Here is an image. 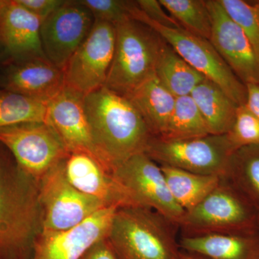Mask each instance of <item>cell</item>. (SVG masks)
<instances>
[{
	"label": "cell",
	"mask_w": 259,
	"mask_h": 259,
	"mask_svg": "<svg viewBox=\"0 0 259 259\" xmlns=\"http://www.w3.org/2000/svg\"><path fill=\"white\" fill-rule=\"evenodd\" d=\"M42 230L39 182L0 144V259H32Z\"/></svg>",
	"instance_id": "1"
},
{
	"label": "cell",
	"mask_w": 259,
	"mask_h": 259,
	"mask_svg": "<svg viewBox=\"0 0 259 259\" xmlns=\"http://www.w3.org/2000/svg\"><path fill=\"white\" fill-rule=\"evenodd\" d=\"M83 103L95 144L109 171L145 153L153 136L127 97L103 86L86 95Z\"/></svg>",
	"instance_id": "2"
},
{
	"label": "cell",
	"mask_w": 259,
	"mask_h": 259,
	"mask_svg": "<svg viewBox=\"0 0 259 259\" xmlns=\"http://www.w3.org/2000/svg\"><path fill=\"white\" fill-rule=\"evenodd\" d=\"M175 226L152 209L120 207L107 238L118 259H180Z\"/></svg>",
	"instance_id": "3"
},
{
	"label": "cell",
	"mask_w": 259,
	"mask_h": 259,
	"mask_svg": "<svg viewBox=\"0 0 259 259\" xmlns=\"http://www.w3.org/2000/svg\"><path fill=\"white\" fill-rule=\"evenodd\" d=\"M115 27V53L105 87L127 97L155 74L165 41L152 28L133 19Z\"/></svg>",
	"instance_id": "4"
},
{
	"label": "cell",
	"mask_w": 259,
	"mask_h": 259,
	"mask_svg": "<svg viewBox=\"0 0 259 259\" xmlns=\"http://www.w3.org/2000/svg\"><path fill=\"white\" fill-rule=\"evenodd\" d=\"M183 236L250 234L259 232V212L244 196L222 177L220 183L179 223Z\"/></svg>",
	"instance_id": "5"
},
{
	"label": "cell",
	"mask_w": 259,
	"mask_h": 259,
	"mask_svg": "<svg viewBox=\"0 0 259 259\" xmlns=\"http://www.w3.org/2000/svg\"><path fill=\"white\" fill-rule=\"evenodd\" d=\"M134 15V20L157 32L184 60L206 79L218 85L238 106L246 103V86L232 71L209 40L183 28H168L155 23L139 7Z\"/></svg>",
	"instance_id": "6"
},
{
	"label": "cell",
	"mask_w": 259,
	"mask_h": 259,
	"mask_svg": "<svg viewBox=\"0 0 259 259\" xmlns=\"http://www.w3.org/2000/svg\"><path fill=\"white\" fill-rule=\"evenodd\" d=\"M227 135L209 134L183 140L153 137L145 153L160 166L197 174L226 177L233 154Z\"/></svg>",
	"instance_id": "7"
},
{
	"label": "cell",
	"mask_w": 259,
	"mask_h": 259,
	"mask_svg": "<svg viewBox=\"0 0 259 259\" xmlns=\"http://www.w3.org/2000/svg\"><path fill=\"white\" fill-rule=\"evenodd\" d=\"M0 144L23 171L38 182L70 154L59 135L45 122L0 128Z\"/></svg>",
	"instance_id": "8"
},
{
	"label": "cell",
	"mask_w": 259,
	"mask_h": 259,
	"mask_svg": "<svg viewBox=\"0 0 259 259\" xmlns=\"http://www.w3.org/2000/svg\"><path fill=\"white\" fill-rule=\"evenodd\" d=\"M65 161L39 182L42 232L69 231L101 209L110 207L99 199L80 192L70 183L65 173Z\"/></svg>",
	"instance_id": "9"
},
{
	"label": "cell",
	"mask_w": 259,
	"mask_h": 259,
	"mask_svg": "<svg viewBox=\"0 0 259 259\" xmlns=\"http://www.w3.org/2000/svg\"><path fill=\"white\" fill-rule=\"evenodd\" d=\"M112 175L136 207L152 209L178 227L185 211L170 192L161 166L147 154L131 156L116 166Z\"/></svg>",
	"instance_id": "10"
},
{
	"label": "cell",
	"mask_w": 259,
	"mask_h": 259,
	"mask_svg": "<svg viewBox=\"0 0 259 259\" xmlns=\"http://www.w3.org/2000/svg\"><path fill=\"white\" fill-rule=\"evenodd\" d=\"M115 40V27L95 20L88 37L65 66V88L85 97L105 86L113 59Z\"/></svg>",
	"instance_id": "11"
},
{
	"label": "cell",
	"mask_w": 259,
	"mask_h": 259,
	"mask_svg": "<svg viewBox=\"0 0 259 259\" xmlns=\"http://www.w3.org/2000/svg\"><path fill=\"white\" fill-rule=\"evenodd\" d=\"M95 20L80 0L64 4L42 22L40 35L46 57L64 69L91 32Z\"/></svg>",
	"instance_id": "12"
},
{
	"label": "cell",
	"mask_w": 259,
	"mask_h": 259,
	"mask_svg": "<svg viewBox=\"0 0 259 259\" xmlns=\"http://www.w3.org/2000/svg\"><path fill=\"white\" fill-rule=\"evenodd\" d=\"M212 20L209 42L235 75L245 85H259V63L248 37L219 0H207Z\"/></svg>",
	"instance_id": "13"
},
{
	"label": "cell",
	"mask_w": 259,
	"mask_h": 259,
	"mask_svg": "<svg viewBox=\"0 0 259 259\" xmlns=\"http://www.w3.org/2000/svg\"><path fill=\"white\" fill-rule=\"evenodd\" d=\"M83 99L84 96L81 94L64 88L48 102L46 122L59 135L69 153H88L110 172L95 144Z\"/></svg>",
	"instance_id": "14"
},
{
	"label": "cell",
	"mask_w": 259,
	"mask_h": 259,
	"mask_svg": "<svg viewBox=\"0 0 259 259\" xmlns=\"http://www.w3.org/2000/svg\"><path fill=\"white\" fill-rule=\"evenodd\" d=\"M117 209H102L69 231L42 232L32 259H80L94 243L108 236Z\"/></svg>",
	"instance_id": "15"
},
{
	"label": "cell",
	"mask_w": 259,
	"mask_h": 259,
	"mask_svg": "<svg viewBox=\"0 0 259 259\" xmlns=\"http://www.w3.org/2000/svg\"><path fill=\"white\" fill-rule=\"evenodd\" d=\"M64 168L68 180L75 188L99 199L107 207H136L113 175L88 153H70L65 161Z\"/></svg>",
	"instance_id": "16"
},
{
	"label": "cell",
	"mask_w": 259,
	"mask_h": 259,
	"mask_svg": "<svg viewBox=\"0 0 259 259\" xmlns=\"http://www.w3.org/2000/svg\"><path fill=\"white\" fill-rule=\"evenodd\" d=\"M41 23L18 0H0V44L15 60L46 56L40 40Z\"/></svg>",
	"instance_id": "17"
},
{
	"label": "cell",
	"mask_w": 259,
	"mask_h": 259,
	"mask_svg": "<svg viewBox=\"0 0 259 259\" xmlns=\"http://www.w3.org/2000/svg\"><path fill=\"white\" fill-rule=\"evenodd\" d=\"M15 61L5 79L8 91L48 103L64 90V69L58 67L46 56Z\"/></svg>",
	"instance_id": "18"
},
{
	"label": "cell",
	"mask_w": 259,
	"mask_h": 259,
	"mask_svg": "<svg viewBox=\"0 0 259 259\" xmlns=\"http://www.w3.org/2000/svg\"><path fill=\"white\" fill-rule=\"evenodd\" d=\"M181 249L209 259H259V232L250 234L182 236Z\"/></svg>",
	"instance_id": "19"
},
{
	"label": "cell",
	"mask_w": 259,
	"mask_h": 259,
	"mask_svg": "<svg viewBox=\"0 0 259 259\" xmlns=\"http://www.w3.org/2000/svg\"><path fill=\"white\" fill-rule=\"evenodd\" d=\"M126 97L142 116L153 137L161 136L173 113L177 97L155 74Z\"/></svg>",
	"instance_id": "20"
},
{
	"label": "cell",
	"mask_w": 259,
	"mask_h": 259,
	"mask_svg": "<svg viewBox=\"0 0 259 259\" xmlns=\"http://www.w3.org/2000/svg\"><path fill=\"white\" fill-rule=\"evenodd\" d=\"M190 96L202 114L209 134H228L236 120L238 105L215 83L204 79Z\"/></svg>",
	"instance_id": "21"
},
{
	"label": "cell",
	"mask_w": 259,
	"mask_h": 259,
	"mask_svg": "<svg viewBox=\"0 0 259 259\" xmlns=\"http://www.w3.org/2000/svg\"><path fill=\"white\" fill-rule=\"evenodd\" d=\"M155 75L160 82L176 97L190 95L194 89L206 79L184 60L166 41L160 51Z\"/></svg>",
	"instance_id": "22"
},
{
	"label": "cell",
	"mask_w": 259,
	"mask_h": 259,
	"mask_svg": "<svg viewBox=\"0 0 259 259\" xmlns=\"http://www.w3.org/2000/svg\"><path fill=\"white\" fill-rule=\"evenodd\" d=\"M170 192L187 212L195 207L220 183L222 177L197 175L180 168L160 166Z\"/></svg>",
	"instance_id": "23"
},
{
	"label": "cell",
	"mask_w": 259,
	"mask_h": 259,
	"mask_svg": "<svg viewBox=\"0 0 259 259\" xmlns=\"http://www.w3.org/2000/svg\"><path fill=\"white\" fill-rule=\"evenodd\" d=\"M226 178L259 212V145L237 150Z\"/></svg>",
	"instance_id": "24"
},
{
	"label": "cell",
	"mask_w": 259,
	"mask_h": 259,
	"mask_svg": "<svg viewBox=\"0 0 259 259\" xmlns=\"http://www.w3.org/2000/svg\"><path fill=\"white\" fill-rule=\"evenodd\" d=\"M209 134L202 114L190 95L177 97L175 109L166 131L160 139L183 140Z\"/></svg>",
	"instance_id": "25"
},
{
	"label": "cell",
	"mask_w": 259,
	"mask_h": 259,
	"mask_svg": "<svg viewBox=\"0 0 259 259\" xmlns=\"http://www.w3.org/2000/svg\"><path fill=\"white\" fill-rule=\"evenodd\" d=\"M172 18L186 31L209 40L212 20L207 1L159 0Z\"/></svg>",
	"instance_id": "26"
},
{
	"label": "cell",
	"mask_w": 259,
	"mask_h": 259,
	"mask_svg": "<svg viewBox=\"0 0 259 259\" xmlns=\"http://www.w3.org/2000/svg\"><path fill=\"white\" fill-rule=\"evenodd\" d=\"M47 103L3 90L0 91V128L25 122H45Z\"/></svg>",
	"instance_id": "27"
},
{
	"label": "cell",
	"mask_w": 259,
	"mask_h": 259,
	"mask_svg": "<svg viewBox=\"0 0 259 259\" xmlns=\"http://www.w3.org/2000/svg\"><path fill=\"white\" fill-rule=\"evenodd\" d=\"M227 14L244 32L259 63V1L219 0Z\"/></svg>",
	"instance_id": "28"
},
{
	"label": "cell",
	"mask_w": 259,
	"mask_h": 259,
	"mask_svg": "<svg viewBox=\"0 0 259 259\" xmlns=\"http://www.w3.org/2000/svg\"><path fill=\"white\" fill-rule=\"evenodd\" d=\"M226 135L236 151L247 146L259 145V120L245 104L237 107L234 124Z\"/></svg>",
	"instance_id": "29"
},
{
	"label": "cell",
	"mask_w": 259,
	"mask_h": 259,
	"mask_svg": "<svg viewBox=\"0 0 259 259\" xmlns=\"http://www.w3.org/2000/svg\"><path fill=\"white\" fill-rule=\"evenodd\" d=\"M91 12L95 20L113 25L132 19L136 1L122 0H80Z\"/></svg>",
	"instance_id": "30"
},
{
	"label": "cell",
	"mask_w": 259,
	"mask_h": 259,
	"mask_svg": "<svg viewBox=\"0 0 259 259\" xmlns=\"http://www.w3.org/2000/svg\"><path fill=\"white\" fill-rule=\"evenodd\" d=\"M137 4L140 9L144 12L145 15L150 20L155 23L160 24L168 28H180V25L171 18V15L167 14L159 1L157 0H139Z\"/></svg>",
	"instance_id": "31"
},
{
	"label": "cell",
	"mask_w": 259,
	"mask_h": 259,
	"mask_svg": "<svg viewBox=\"0 0 259 259\" xmlns=\"http://www.w3.org/2000/svg\"><path fill=\"white\" fill-rule=\"evenodd\" d=\"M42 22L64 4L66 0H18Z\"/></svg>",
	"instance_id": "32"
},
{
	"label": "cell",
	"mask_w": 259,
	"mask_h": 259,
	"mask_svg": "<svg viewBox=\"0 0 259 259\" xmlns=\"http://www.w3.org/2000/svg\"><path fill=\"white\" fill-rule=\"evenodd\" d=\"M80 259H118L107 238L94 243Z\"/></svg>",
	"instance_id": "33"
},
{
	"label": "cell",
	"mask_w": 259,
	"mask_h": 259,
	"mask_svg": "<svg viewBox=\"0 0 259 259\" xmlns=\"http://www.w3.org/2000/svg\"><path fill=\"white\" fill-rule=\"evenodd\" d=\"M247 90L246 106L259 120V85L249 83L245 85Z\"/></svg>",
	"instance_id": "34"
},
{
	"label": "cell",
	"mask_w": 259,
	"mask_h": 259,
	"mask_svg": "<svg viewBox=\"0 0 259 259\" xmlns=\"http://www.w3.org/2000/svg\"><path fill=\"white\" fill-rule=\"evenodd\" d=\"M180 259H209L197 253H190V252H181Z\"/></svg>",
	"instance_id": "35"
}]
</instances>
